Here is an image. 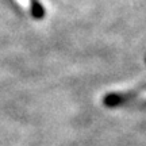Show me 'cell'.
Segmentation results:
<instances>
[{
  "label": "cell",
  "instance_id": "1",
  "mask_svg": "<svg viewBox=\"0 0 146 146\" xmlns=\"http://www.w3.org/2000/svg\"><path fill=\"white\" fill-rule=\"evenodd\" d=\"M30 1V14L31 18L35 21H42L45 15H46V11L45 7L42 5L41 0H29Z\"/></svg>",
  "mask_w": 146,
  "mask_h": 146
}]
</instances>
